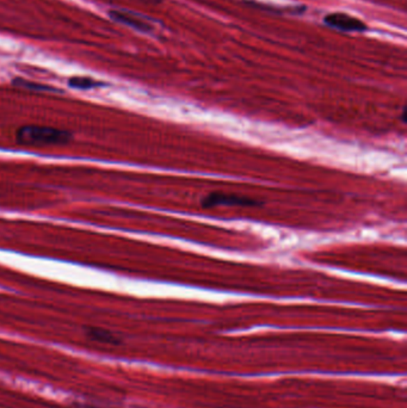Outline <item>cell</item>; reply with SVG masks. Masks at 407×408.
<instances>
[{
  "mask_svg": "<svg viewBox=\"0 0 407 408\" xmlns=\"http://www.w3.org/2000/svg\"><path fill=\"white\" fill-rule=\"evenodd\" d=\"M71 131L54 127L23 126L16 131V142L24 147H49L63 146L71 142Z\"/></svg>",
  "mask_w": 407,
  "mask_h": 408,
  "instance_id": "6da1fadb",
  "label": "cell"
},
{
  "mask_svg": "<svg viewBox=\"0 0 407 408\" xmlns=\"http://www.w3.org/2000/svg\"><path fill=\"white\" fill-rule=\"evenodd\" d=\"M263 203L250 197H243L239 195L225 194V193H210L201 199V206L203 209H210L214 206H260Z\"/></svg>",
  "mask_w": 407,
  "mask_h": 408,
  "instance_id": "7a4b0ae2",
  "label": "cell"
},
{
  "mask_svg": "<svg viewBox=\"0 0 407 408\" xmlns=\"http://www.w3.org/2000/svg\"><path fill=\"white\" fill-rule=\"evenodd\" d=\"M325 23L333 29L342 31H365L367 26L358 18L349 16L346 13H331L325 17Z\"/></svg>",
  "mask_w": 407,
  "mask_h": 408,
  "instance_id": "3957f363",
  "label": "cell"
},
{
  "mask_svg": "<svg viewBox=\"0 0 407 408\" xmlns=\"http://www.w3.org/2000/svg\"><path fill=\"white\" fill-rule=\"evenodd\" d=\"M108 15H109L110 19H113V22H118L120 24L129 26L131 29L138 30L141 33H150L153 29L147 21H145L133 13H127V11H122V10H110Z\"/></svg>",
  "mask_w": 407,
  "mask_h": 408,
  "instance_id": "277c9868",
  "label": "cell"
},
{
  "mask_svg": "<svg viewBox=\"0 0 407 408\" xmlns=\"http://www.w3.org/2000/svg\"><path fill=\"white\" fill-rule=\"evenodd\" d=\"M85 333L90 341H97L101 344L118 345L121 343V339L109 329H101V327H88L85 329Z\"/></svg>",
  "mask_w": 407,
  "mask_h": 408,
  "instance_id": "5b68a950",
  "label": "cell"
},
{
  "mask_svg": "<svg viewBox=\"0 0 407 408\" xmlns=\"http://www.w3.org/2000/svg\"><path fill=\"white\" fill-rule=\"evenodd\" d=\"M68 85L72 89L77 90H91L98 86H103V83H99L98 80H95L90 76H72L68 80Z\"/></svg>",
  "mask_w": 407,
  "mask_h": 408,
  "instance_id": "8992f818",
  "label": "cell"
},
{
  "mask_svg": "<svg viewBox=\"0 0 407 408\" xmlns=\"http://www.w3.org/2000/svg\"><path fill=\"white\" fill-rule=\"evenodd\" d=\"M13 85L19 86V88H24V89L34 90V91H51L53 90L46 86V85L38 84V83H33V81L21 79V78L13 80Z\"/></svg>",
  "mask_w": 407,
  "mask_h": 408,
  "instance_id": "52a82bcc",
  "label": "cell"
},
{
  "mask_svg": "<svg viewBox=\"0 0 407 408\" xmlns=\"http://www.w3.org/2000/svg\"><path fill=\"white\" fill-rule=\"evenodd\" d=\"M143 3H147V4H159L161 0H140Z\"/></svg>",
  "mask_w": 407,
  "mask_h": 408,
  "instance_id": "ba28073f",
  "label": "cell"
}]
</instances>
